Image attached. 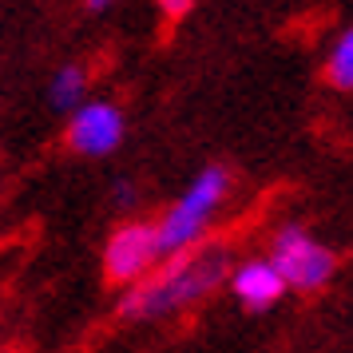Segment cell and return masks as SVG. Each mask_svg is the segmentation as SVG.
I'll use <instances>...</instances> for the list:
<instances>
[{
	"label": "cell",
	"mask_w": 353,
	"mask_h": 353,
	"mask_svg": "<svg viewBox=\"0 0 353 353\" xmlns=\"http://www.w3.org/2000/svg\"><path fill=\"white\" fill-rule=\"evenodd\" d=\"M226 270H230V246L226 242H191L175 254H167L159 270L131 290L119 302V318H163L179 305H194L223 282Z\"/></svg>",
	"instance_id": "6da1fadb"
},
{
	"label": "cell",
	"mask_w": 353,
	"mask_h": 353,
	"mask_svg": "<svg viewBox=\"0 0 353 353\" xmlns=\"http://www.w3.org/2000/svg\"><path fill=\"white\" fill-rule=\"evenodd\" d=\"M226 183H230L226 167H207L203 175L194 179V187L183 194L175 207L163 214V223L155 226V254L159 258L175 254L183 246L199 242V234H203V226H207V219H210V210L223 203Z\"/></svg>",
	"instance_id": "7a4b0ae2"
},
{
	"label": "cell",
	"mask_w": 353,
	"mask_h": 353,
	"mask_svg": "<svg viewBox=\"0 0 353 353\" xmlns=\"http://www.w3.org/2000/svg\"><path fill=\"white\" fill-rule=\"evenodd\" d=\"M274 270L282 274V282L294 290H321L337 270V258L318 246L302 226H282L274 239Z\"/></svg>",
	"instance_id": "3957f363"
},
{
	"label": "cell",
	"mask_w": 353,
	"mask_h": 353,
	"mask_svg": "<svg viewBox=\"0 0 353 353\" xmlns=\"http://www.w3.org/2000/svg\"><path fill=\"white\" fill-rule=\"evenodd\" d=\"M155 226L147 223H128L119 226L112 239H108V250H103V270L112 282H135L139 274L155 262Z\"/></svg>",
	"instance_id": "277c9868"
},
{
	"label": "cell",
	"mask_w": 353,
	"mask_h": 353,
	"mask_svg": "<svg viewBox=\"0 0 353 353\" xmlns=\"http://www.w3.org/2000/svg\"><path fill=\"white\" fill-rule=\"evenodd\" d=\"M123 139V115L112 103H88L76 112L72 128H68V143L80 155H108Z\"/></svg>",
	"instance_id": "5b68a950"
},
{
	"label": "cell",
	"mask_w": 353,
	"mask_h": 353,
	"mask_svg": "<svg viewBox=\"0 0 353 353\" xmlns=\"http://www.w3.org/2000/svg\"><path fill=\"white\" fill-rule=\"evenodd\" d=\"M230 286H234V294H239L250 310H270V305L282 298L286 282H282V274L274 270L270 262H250V266H242V270L234 274Z\"/></svg>",
	"instance_id": "8992f818"
},
{
	"label": "cell",
	"mask_w": 353,
	"mask_h": 353,
	"mask_svg": "<svg viewBox=\"0 0 353 353\" xmlns=\"http://www.w3.org/2000/svg\"><path fill=\"white\" fill-rule=\"evenodd\" d=\"M325 80L334 83L337 92H350L353 83V36H337L334 52H330V64H325Z\"/></svg>",
	"instance_id": "52a82bcc"
},
{
	"label": "cell",
	"mask_w": 353,
	"mask_h": 353,
	"mask_svg": "<svg viewBox=\"0 0 353 353\" xmlns=\"http://www.w3.org/2000/svg\"><path fill=\"white\" fill-rule=\"evenodd\" d=\"M80 92H83V68H76V64L60 68V76L52 80V103L56 108H72L80 99Z\"/></svg>",
	"instance_id": "ba28073f"
},
{
	"label": "cell",
	"mask_w": 353,
	"mask_h": 353,
	"mask_svg": "<svg viewBox=\"0 0 353 353\" xmlns=\"http://www.w3.org/2000/svg\"><path fill=\"white\" fill-rule=\"evenodd\" d=\"M155 4L163 8V17L167 20H183L194 8V0H155Z\"/></svg>",
	"instance_id": "9c48e42d"
},
{
	"label": "cell",
	"mask_w": 353,
	"mask_h": 353,
	"mask_svg": "<svg viewBox=\"0 0 353 353\" xmlns=\"http://www.w3.org/2000/svg\"><path fill=\"white\" fill-rule=\"evenodd\" d=\"M83 4H88V8H92V12H99V8H108V4H112V0H83Z\"/></svg>",
	"instance_id": "30bf717a"
},
{
	"label": "cell",
	"mask_w": 353,
	"mask_h": 353,
	"mask_svg": "<svg viewBox=\"0 0 353 353\" xmlns=\"http://www.w3.org/2000/svg\"><path fill=\"white\" fill-rule=\"evenodd\" d=\"M0 353H17V350H0Z\"/></svg>",
	"instance_id": "8fae6325"
}]
</instances>
